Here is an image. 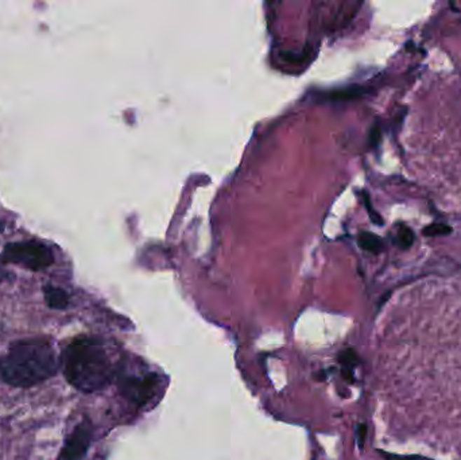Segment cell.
<instances>
[{"instance_id":"obj_1","label":"cell","mask_w":461,"mask_h":460,"mask_svg":"<svg viewBox=\"0 0 461 460\" xmlns=\"http://www.w3.org/2000/svg\"><path fill=\"white\" fill-rule=\"evenodd\" d=\"M64 375L83 393L100 391L113 378V365L103 342L92 336L73 339L62 354Z\"/></svg>"},{"instance_id":"obj_2","label":"cell","mask_w":461,"mask_h":460,"mask_svg":"<svg viewBox=\"0 0 461 460\" xmlns=\"http://www.w3.org/2000/svg\"><path fill=\"white\" fill-rule=\"evenodd\" d=\"M57 370L53 346L45 339L19 340L0 356V379L11 386H36L52 378Z\"/></svg>"},{"instance_id":"obj_3","label":"cell","mask_w":461,"mask_h":460,"mask_svg":"<svg viewBox=\"0 0 461 460\" xmlns=\"http://www.w3.org/2000/svg\"><path fill=\"white\" fill-rule=\"evenodd\" d=\"M3 262L19 265L32 272H41L53 265V251L36 240L11 242L4 247Z\"/></svg>"},{"instance_id":"obj_4","label":"cell","mask_w":461,"mask_h":460,"mask_svg":"<svg viewBox=\"0 0 461 460\" xmlns=\"http://www.w3.org/2000/svg\"><path fill=\"white\" fill-rule=\"evenodd\" d=\"M92 424L88 419H84L76 426L71 436L64 444L58 460H83L88 452L92 442Z\"/></svg>"},{"instance_id":"obj_5","label":"cell","mask_w":461,"mask_h":460,"mask_svg":"<svg viewBox=\"0 0 461 460\" xmlns=\"http://www.w3.org/2000/svg\"><path fill=\"white\" fill-rule=\"evenodd\" d=\"M157 386L154 375L125 377L121 379V390L125 398L137 405H143L153 398Z\"/></svg>"},{"instance_id":"obj_6","label":"cell","mask_w":461,"mask_h":460,"mask_svg":"<svg viewBox=\"0 0 461 460\" xmlns=\"http://www.w3.org/2000/svg\"><path fill=\"white\" fill-rule=\"evenodd\" d=\"M45 301L52 309H65L69 305V295L54 285H46L43 288Z\"/></svg>"},{"instance_id":"obj_7","label":"cell","mask_w":461,"mask_h":460,"mask_svg":"<svg viewBox=\"0 0 461 460\" xmlns=\"http://www.w3.org/2000/svg\"><path fill=\"white\" fill-rule=\"evenodd\" d=\"M357 243L363 250L370 251L373 254H379L385 250V242L382 240V238L375 235L373 232H369V231H363L359 234Z\"/></svg>"},{"instance_id":"obj_8","label":"cell","mask_w":461,"mask_h":460,"mask_svg":"<svg viewBox=\"0 0 461 460\" xmlns=\"http://www.w3.org/2000/svg\"><path fill=\"white\" fill-rule=\"evenodd\" d=\"M452 231H453V228L445 223H432V224H427L422 230V235H425L427 238L446 237V235H450Z\"/></svg>"},{"instance_id":"obj_9","label":"cell","mask_w":461,"mask_h":460,"mask_svg":"<svg viewBox=\"0 0 461 460\" xmlns=\"http://www.w3.org/2000/svg\"><path fill=\"white\" fill-rule=\"evenodd\" d=\"M397 238H398V240H397L398 246L402 250H408V249H410L413 246V243L415 240V234H414V231L410 227H408V225H402L398 230V237Z\"/></svg>"},{"instance_id":"obj_10","label":"cell","mask_w":461,"mask_h":460,"mask_svg":"<svg viewBox=\"0 0 461 460\" xmlns=\"http://www.w3.org/2000/svg\"><path fill=\"white\" fill-rule=\"evenodd\" d=\"M380 454L385 456L386 460H433L426 458V456H421V455H397V454L383 452V451H380Z\"/></svg>"},{"instance_id":"obj_11","label":"cell","mask_w":461,"mask_h":460,"mask_svg":"<svg viewBox=\"0 0 461 460\" xmlns=\"http://www.w3.org/2000/svg\"><path fill=\"white\" fill-rule=\"evenodd\" d=\"M363 197H364V204H366V208H367V211H369L370 219H371L375 224L382 225L385 221H383L382 216H380L376 211H373V207H371V203H370V197H369V195H367V193H363Z\"/></svg>"},{"instance_id":"obj_12","label":"cell","mask_w":461,"mask_h":460,"mask_svg":"<svg viewBox=\"0 0 461 460\" xmlns=\"http://www.w3.org/2000/svg\"><path fill=\"white\" fill-rule=\"evenodd\" d=\"M366 435H367V425L362 424L357 426V440H359V447L363 448V442H364V439H366Z\"/></svg>"},{"instance_id":"obj_13","label":"cell","mask_w":461,"mask_h":460,"mask_svg":"<svg viewBox=\"0 0 461 460\" xmlns=\"http://www.w3.org/2000/svg\"><path fill=\"white\" fill-rule=\"evenodd\" d=\"M370 139H371V144H373V145L379 144V141H380V129H379L378 126L373 127V131H371V137H370Z\"/></svg>"}]
</instances>
